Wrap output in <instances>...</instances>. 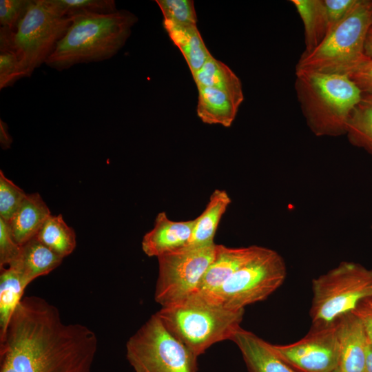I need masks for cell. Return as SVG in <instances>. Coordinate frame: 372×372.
<instances>
[{"label": "cell", "instance_id": "obj_17", "mask_svg": "<svg viewBox=\"0 0 372 372\" xmlns=\"http://www.w3.org/2000/svg\"><path fill=\"white\" fill-rule=\"evenodd\" d=\"M50 211L38 193L27 194L26 197L8 222L14 240L20 246L34 238Z\"/></svg>", "mask_w": 372, "mask_h": 372}, {"label": "cell", "instance_id": "obj_8", "mask_svg": "<svg viewBox=\"0 0 372 372\" xmlns=\"http://www.w3.org/2000/svg\"><path fill=\"white\" fill-rule=\"evenodd\" d=\"M134 372H196L197 358L154 313L126 343Z\"/></svg>", "mask_w": 372, "mask_h": 372}, {"label": "cell", "instance_id": "obj_34", "mask_svg": "<svg viewBox=\"0 0 372 372\" xmlns=\"http://www.w3.org/2000/svg\"><path fill=\"white\" fill-rule=\"evenodd\" d=\"M353 312L360 319L368 340L372 344V307L362 302Z\"/></svg>", "mask_w": 372, "mask_h": 372}, {"label": "cell", "instance_id": "obj_3", "mask_svg": "<svg viewBox=\"0 0 372 372\" xmlns=\"http://www.w3.org/2000/svg\"><path fill=\"white\" fill-rule=\"evenodd\" d=\"M295 90L302 112L317 136L346 134L349 116L362 92L347 75L296 72Z\"/></svg>", "mask_w": 372, "mask_h": 372}, {"label": "cell", "instance_id": "obj_37", "mask_svg": "<svg viewBox=\"0 0 372 372\" xmlns=\"http://www.w3.org/2000/svg\"><path fill=\"white\" fill-rule=\"evenodd\" d=\"M365 372H372V344L369 342L366 353Z\"/></svg>", "mask_w": 372, "mask_h": 372}, {"label": "cell", "instance_id": "obj_4", "mask_svg": "<svg viewBox=\"0 0 372 372\" xmlns=\"http://www.w3.org/2000/svg\"><path fill=\"white\" fill-rule=\"evenodd\" d=\"M245 309L212 304L197 293L156 313L167 330L196 358L215 343L231 340L241 327Z\"/></svg>", "mask_w": 372, "mask_h": 372}, {"label": "cell", "instance_id": "obj_7", "mask_svg": "<svg viewBox=\"0 0 372 372\" xmlns=\"http://www.w3.org/2000/svg\"><path fill=\"white\" fill-rule=\"evenodd\" d=\"M286 276L282 257L273 249L262 247L216 291L204 299L228 309H245L249 304L267 298L282 285Z\"/></svg>", "mask_w": 372, "mask_h": 372}, {"label": "cell", "instance_id": "obj_26", "mask_svg": "<svg viewBox=\"0 0 372 372\" xmlns=\"http://www.w3.org/2000/svg\"><path fill=\"white\" fill-rule=\"evenodd\" d=\"M63 16L79 12L110 14L118 9L114 0H48Z\"/></svg>", "mask_w": 372, "mask_h": 372}, {"label": "cell", "instance_id": "obj_36", "mask_svg": "<svg viewBox=\"0 0 372 372\" xmlns=\"http://www.w3.org/2000/svg\"><path fill=\"white\" fill-rule=\"evenodd\" d=\"M364 51L366 56L372 59V26L369 28L366 33L364 45Z\"/></svg>", "mask_w": 372, "mask_h": 372}, {"label": "cell", "instance_id": "obj_25", "mask_svg": "<svg viewBox=\"0 0 372 372\" xmlns=\"http://www.w3.org/2000/svg\"><path fill=\"white\" fill-rule=\"evenodd\" d=\"M26 287L21 275L14 267L8 266L7 268L1 269L0 338L4 335Z\"/></svg>", "mask_w": 372, "mask_h": 372}, {"label": "cell", "instance_id": "obj_40", "mask_svg": "<svg viewBox=\"0 0 372 372\" xmlns=\"http://www.w3.org/2000/svg\"><path fill=\"white\" fill-rule=\"evenodd\" d=\"M371 26H372V17H371Z\"/></svg>", "mask_w": 372, "mask_h": 372}, {"label": "cell", "instance_id": "obj_33", "mask_svg": "<svg viewBox=\"0 0 372 372\" xmlns=\"http://www.w3.org/2000/svg\"><path fill=\"white\" fill-rule=\"evenodd\" d=\"M348 76L362 94H372V59L367 58Z\"/></svg>", "mask_w": 372, "mask_h": 372}, {"label": "cell", "instance_id": "obj_14", "mask_svg": "<svg viewBox=\"0 0 372 372\" xmlns=\"http://www.w3.org/2000/svg\"><path fill=\"white\" fill-rule=\"evenodd\" d=\"M195 219L187 221L170 220L165 212H160L152 230L145 234L141 247L149 257H159L186 247L190 239Z\"/></svg>", "mask_w": 372, "mask_h": 372}, {"label": "cell", "instance_id": "obj_22", "mask_svg": "<svg viewBox=\"0 0 372 372\" xmlns=\"http://www.w3.org/2000/svg\"><path fill=\"white\" fill-rule=\"evenodd\" d=\"M304 28V52L315 49L324 39L328 24L322 0H291Z\"/></svg>", "mask_w": 372, "mask_h": 372}, {"label": "cell", "instance_id": "obj_35", "mask_svg": "<svg viewBox=\"0 0 372 372\" xmlns=\"http://www.w3.org/2000/svg\"><path fill=\"white\" fill-rule=\"evenodd\" d=\"M12 138L8 132L6 123L0 120V143L3 149H8L12 143Z\"/></svg>", "mask_w": 372, "mask_h": 372}, {"label": "cell", "instance_id": "obj_38", "mask_svg": "<svg viewBox=\"0 0 372 372\" xmlns=\"http://www.w3.org/2000/svg\"><path fill=\"white\" fill-rule=\"evenodd\" d=\"M362 302L369 307H372V296L364 300V301H362Z\"/></svg>", "mask_w": 372, "mask_h": 372}, {"label": "cell", "instance_id": "obj_27", "mask_svg": "<svg viewBox=\"0 0 372 372\" xmlns=\"http://www.w3.org/2000/svg\"><path fill=\"white\" fill-rule=\"evenodd\" d=\"M163 22L174 25H196L197 16L192 0H156Z\"/></svg>", "mask_w": 372, "mask_h": 372}, {"label": "cell", "instance_id": "obj_18", "mask_svg": "<svg viewBox=\"0 0 372 372\" xmlns=\"http://www.w3.org/2000/svg\"><path fill=\"white\" fill-rule=\"evenodd\" d=\"M197 114L207 124L230 127L241 104L228 93L211 87H197Z\"/></svg>", "mask_w": 372, "mask_h": 372}, {"label": "cell", "instance_id": "obj_32", "mask_svg": "<svg viewBox=\"0 0 372 372\" xmlns=\"http://www.w3.org/2000/svg\"><path fill=\"white\" fill-rule=\"evenodd\" d=\"M322 1L327 20L328 33L336 23L346 16L355 5L358 0H322Z\"/></svg>", "mask_w": 372, "mask_h": 372}, {"label": "cell", "instance_id": "obj_24", "mask_svg": "<svg viewBox=\"0 0 372 372\" xmlns=\"http://www.w3.org/2000/svg\"><path fill=\"white\" fill-rule=\"evenodd\" d=\"M36 238L54 253L64 258L76 247V235L62 215H50L44 222Z\"/></svg>", "mask_w": 372, "mask_h": 372}, {"label": "cell", "instance_id": "obj_10", "mask_svg": "<svg viewBox=\"0 0 372 372\" xmlns=\"http://www.w3.org/2000/svg\"><path fill=\"white\" fill-rule=\"evenodd\" d=\"M216 245L183 248L157 258L154 299L161 307L180 302L198 292L216 254Z\"/></svg>", "mask_w": 372, "mask_h": 372}, {"label": "cell", "instance_id": "obj_16", "mask_svg": "<svg viewBox=\"0 0 372 372\" xmlns=\"http://www.w3.org/2000/svg\"><path fill=\"white\" fill-rule=\"evenodd\" d=\"M63 259L34 237L21 246L18 258L8 266L19 273L28 286L35 278L56 268Z\"/></svg>", "mask_w": 372, "mask_h": 372}, {"label": "cell", "instance_id": "obj_15", "mask_svg": "<svg viewBox=\"0 0 372 372\" xmlns=\"http://www.w3.org/2000/svg\"><path fill=\"white\" fill-rule=\"evenodd\" d=\"M233 341L239 349L249 372H298L281 358L270 344L240 327Z\"/></svg>", "mask_w": 372, "mask_h": 372}, {"label": "cell", "instance_id": "obj_9", "mask_svg": "<svg viewBox=\"0 0 372 372\" xmlns=\"http://www.w3.org/2000/svg\"><path fill=\"white\" fill-rule=\"evenodd\" d=\"M71 23V18L61 15L48 0H32L13 33L14 49L24 77L45 63Z\"/></svg>", "mask_w": 372, "mask_h": 372}, {"label": "cell", "instance_id": "obj_20", "mask_svg": "<svg viewBox=\"0 0 372 372\" xmlns=\"http://www.w3.org/2000/svg\"><path fill=\"white\" fill-rule=\"evenodd\" d=\"M170 39L183 54L194 76L212 56L196 25H180L163 22Z\"/></svg>", "mask_w": 372, "mask_h": 372}, {"label": "cell", "instance_id": "obj_39", "mask_svg": "<svg viewBox=\"0 0 372 372\" xmlns=\"http://www.w3.org/2000/svg\"><path fill=\"white\" fill-rule=\"evenodd\" d=\"M333 372H340L339 369L338 368L336 370H335Z\"/></svg>", "mask_w": 372, "mask_h": 372}, {"label": "cell", "instance_id": "obj_19", "mask_svg": "<svg viewBox=\"0 0 372 372\" xmlns=\"http://www.w3.org/2000/svg\"><path fill=\"white\" fill-rule=\"evenodd\" d=\"M230 203L231 198L225 190H215L205 210L195 218L190 239L185 248L214 244V238L218 224Z\"/></svg>", "mask_w": 372, "mask_h": 372}, {"label": "cell", "instance_id": "obj_28", "mask_svg": "<svg viewBox=\"0 0 372 372\" xmlns=\"http://www.w3.org/2000/svg\"><path fill=\"white\" fill-rule=\"evenodd\" d=\"M27 194L0 171V218L7 223L15 214Z\"/></svg>", "mask_w": 372, "mask_h": 372}, {"label": "cell", "instance_id": "obj_21", "mask_svg": "<svg viewBox=\"0 0 372 372\" xmlns=\"http://www.w3.org/2000/svg\"><path fill=\"white\" fill-rule=\"evenodd\" d=\"M197 87H211L225 92L242 103L244 99L239 78L225 63L211 56L193 76Z\"/></svg>", "mask_w": 372, "mask_h": 372}, {"label": "cell", "instance_id": "obj_23", "mask_svg": "<svg viewBox=\"0 0 372 372\" xmlns=\"http://www.w3.org/2000/svg\"><path fill=\"white\" fill-rule=\"evenodd\" d=\"M346 135L354 146L372 155V94H363L352 110L347 125Z\"/></svg>", "mask_w": 372, "mask_h": 372}, {"label": "cell", "instance_id": "obj_13", "mask_svg": "<svg viewBox=\"0 0 372 372\" xmlns=\"http://www.w3.org/2000/svg\"><path fill=\"white\" fill-rule=\"evenodd\" d=\"M263 247H227L216 245L214 258L201 281L197 293L207 298L236 271L258 255Z\"/></svg>", "mask_w": 372, "mask_h": 372}, {"label": "cell", "instance_id": "obj_31", "mask_svg": "<svg viewBox=\"0 0 372 372\" xmlns=\"http://www.w3.org/2000/svg\"><path fill=\"white\" fill-rule=\"evenodd\" d=\"M20 251L21 246L12 237L8 223L0 218V269L13 262Z\"/></svg>", "mask_w": 372, "mask_h": 372}, {"label": "cell", "instance_id": "obj_1", "mask_svg": "<svg viewBox=\"0 0 372 372\" xmlns=\"http://www.w3.org/2000/svg\"><path fill=\"white\" fill-rule=\"evenodd\" d=\"M97 349L90 328L65 323L54 305L25 296L0 338V372H92Z\"/></svg>", "mask_w": 372, "mask_h": 372}, {"label": "cell", "instance_id": "obj_12", "mask_svg": "<svg viewBox=\"0 0 372 372\" xmlns=\"http://www.w3.org/2000/svg\"><path fill=\"white\" fill-rule=\"evenodd\" d=\"M340 372H365L369 340L360 319L352 311L336 321Z\"/></svg>", "mask_w": 372, "mask_h": 372}, {"label": "cell", "instance_id": "obj_29", "mask_svg": "<svg viewBox=\"0 0 372 372\" xmlns=\"http://www.w3.org/2000/svg\"><path fill=\"white\" fill-rule=\"evenodd\" d=\"M20 60L14 50H0V89L12 86L23 78Z\"/></svg>", "mask_w": 372, "mask_h": 372}, {"label": "cell", "instance_id": "obj_2", "mask_svg": "<svg viewBox=\"0 0 372 372\" xmlns=\"http://www.w3.org/2000/svg\"><path fill=\"white\" fill-rule=\"evenodd\" d=\"M70 17L69 28L45 61L58 71L110 59L125 45L138 21L126 10L110 14L79 12Z\"/></svg>", "mask_w": 372, "mask_h": 372}, {"label": "cell", "instance_id": "obj_30", "mask_svg": "<svg viewBox=\"0 0 372 372\" xmlns=\"http://www.w3.org/2000/svg\"><path fill=\"white\" fill-rule=\"evenodd\" d=\"M32 0H1L0 25L14 32L24 17Z\"/></svg>", "mask_w": 372, "mask_h": 372}, {"label": "cell", "instance_id": "obj_6", "mask_svg": "<svg viewBox=\"0 0 372 372\" xmlns=\"http://www.w3.org/2000/svg\"><path fill=\"white\" fill-rule=\"evenodd\" d=\"M312 326L333 324L372 296V269L342 262L312 280Z\"/></svg>", "mask_w": 372, "mask_h": 372}, {"label": "cell", "instance_id": "obj_5", "mask_svg": "<svg viewBox=\"0 0 372 372\" xmlns=\"http://www.w3.org/2000/svg\"><path fill=\"white\" fill-rule=\"evenodd\" d=\"M371 17L372 1L358 0L315 49L302 54L296 72L348 76L368 58L364 45Z\"/></svg>", "mask_w": 372, "mask_h": 372}, {"label": "cell", "instance_id": "obj_11", "mask_svg": "<svg viewBox=\"0 0 372 372\" xmlns=\"http://www.w3.org/2000/svg\"><path fill=\"white\" fill-rule=\"evenodd\" d=\"M272 347L298 372H333L339 366L336 322L327 326H312L297 342L272 344Z\"/></svg>", "mask_w": 372, "mask_h": 372}]
</instances>
